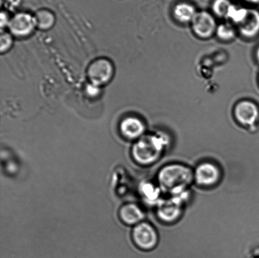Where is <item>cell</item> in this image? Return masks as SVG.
Returning <instances> with one entry per match:
<instances>
[{
	"instance_id": "7",
	"label": "cell",
	"mask_w": 259,
	"mask_h": 258,
	"mask_svg": "<svg viewBox=\"0 0 259 258\" xmlns=\"http://www.w3.org/2000/svg\"><path fill=\"white\" fill-rule=\"evenodd\" d=\"M235 114L237 120L245 126H253L259 118V110L255 103L243 100L236 106Z\"/></svg>"
},
{
	"instance_id": "10",
	"label": "cell",
	"mask_w": 259,
	"mask_h": 258,
	"mask_svg": "<svg viewBox=\"0 0 259 258\" xmlns=\"http://www.w3.org/2000/svg\"><path fill=\"white\" fill-rule=\"evenodd\" d=\"M183 200L174 196L169 200L162 201L158 209V215L162 220L166 222L175 221L181 213V203Z\"/></svg>"
},
{
	"instance_id": "11",
	"label": "cell",
	"mask_w": 259,
	"mask_h": 258,
	"mask_svg": "<svg viewBox=\"0 0 259 258\" xmlns=\"http://www.w3.org/2000/svg\"><path fill=\"white\" fill-rule=\"evenodd\" d=\"M241 34L247 37H253L259 33V11L248 9L244 20L238 24Z\"/></svg>"
},
{
	"instance_id": "8",
	"label": "cell",
	"mask_w": 259,
	"mask_h": 258,
	"mask_svg": "<svg viewBox=\"0 0 259 258\" xmlns=\"http://www.w3.org/2000/svg\"><path fill=\"white\" fill-rule=\"evenodd\" d=\"M121 135L127 140H136L143 135L145 125L136 116H127L121 120L119 125Z\"/></svg>"
},
{
	"instance_id": "6",
	"label": "cell",
	"mask_w": 259,
	"mask_h": 258,
	"mask_svg": "<svg viewBox=\"0 0 259 258\" xmlns=\"http://www.w3.org/2000/svg\"><path fill=\"white\" fill-rule=\"evenodd\" d=\"M192 23L195 34L200 37H209L217 29L214 18L207 12H197Z\"/></svg>"
},
{
	"instance_id": "21",
	"label": "cell",
	"mask_w": 259,
	"mask_h": 258,
	"mask_svg": "<svg viewBox=\"0 0 259 258\" xmlns=\"http://www.w3.org/2000/svg\"><path fill=\"white\" fill-rule=\"evenodd\" d=\"M245 2L248 3V4H252V5H258L259 4V0H243Z\"/></svg>"
},
{
	"instance_id": "22",
	"label": "cell",
	"mask_w": 259,
	"mask_h": 258,
	"mask_svg": "<svg viewBox=\"0 0 259 258\" xmlns=\"http://www.w3.org/2000/svg\"><path fill=\"white\" fill-rule=\"evenodd\" d=\"M257 60L259 62V47L258 48L257 51Z\"/></svg>"
},
{
	"instance_id": "12",
	"label": "cell",
	"mask_w": 259,
	"mask_h": 258,
	"mask_svg": "<svg viewBox=\"0 0 259 258\" xmlns=\"http://www.w3.org/2000/svg\"><path fill=\"white\" fill-rule=\"evenodd\" d=\"M119 216L123 223L134 225L142 221L144 214L136 204L129 203L121 207L119 211Z\"/></svg>"
},
{
	"instance_id": "20",
	"label": "cell",
	"mask_w": 259,
	"mask_h": 258,
	"mask_svg": "<svg viewBox=\"0 0 259 258\" xmlns=\"http://www.w3.org/2000/svg\"><path fill=\"white\" fill-rule=\"evenodd\" d=\"M10 20L9 14L7 12L2 11L0 14V27H1V31H4L5 28L9 27Z\"/></svg>"
},
{
	"instance_id": "16",
	"label": "cell",
	"mask_w": 259,
	"mask_h": 258,
	"mask_svg": "<svg viewBox=\"0 0 259 258\" xmlns=\"http://www.w3.org/2000/svg\"><path fill=\"white\" fill-rule=\"evenodd\" d=\"M232 4L231 0H213L212 12L218 17L227 18L228 11Z\"/></svg>"
},
{
	"instance_id": "13",
	"label": "cell",
	"mask_w": 259,
	"mask_h": 258,
	"mask_svg": "<svg viewBox=\"0 0 259 258\" xmlns=\"http://www.w3.org/2000/svg\"><path fill=\"white\" fill-rule=\"evenodd\" d=\"M172 13L175 19L182 23L192 22L197 14L194 5L187 2L178 3L174 8Z\"/></svg>"
},
{
	"instance_id": "14",
	"label": "cell",
	"mask_w": 259,
	"mask_h": 258,
	"mask_svg": "<svg viewBox=\"0 0 259 258\" xmlns=\"http://www.w3.org/2000/svg\"><path fill=\"white\" fill-rule=\"evenodd\" d=\"M36 28L43 31L52 29L56 22L54 14L50 10L40 9L34 15Z\"/></svg>"
},
{
	"instance_id": "18",
	"label": "cell",
	"mask_w": 259,
	"mask_h": 258,
	"mask_svg": "<svg viewBox=\"0 0 259 258\" xmlns=\"http://www.w3.org/2000/svg\"><path fill=\"white\" fill-rule=\"evenodd\" d=\"M218 37L223 40H229L233 39L235 35L234 29L230 24H221L217 28Z\"/></svg>"
},
{
	"instance_id": "17",
	"label": "cell",
	"mask_w": 259,
	"mask_h": 258,
	"mask_svg": "<svg viewBox=\"0 0 259 258\" xmlns=\"http://www.w3.org/2000/svg\"><path fill=\"white\" fill-rule=\"evenodd\" d=\"M10 32L2 31L0 36V52L2 54L6 53L11 49L14 44V38Z\"/></svg>"
},
{
	"instance_id": "15",
	"label": "cell",
	"mask_w": 259,
	"mask_h": 258,
	"mask_svg": "<svg viewBox=\"0 0 259 258\" xmlns=\"http://www.w3.org/2000/svg\"><path fill=\"white\" fill-rule=\"evenodd\" d=\"M247 12L248 9L233 4L228 11L227 18L238 25L244 20Z\"/></svg>"
},
{
	"instance_id": "4",
	"label": "cell",
	"mask_w": 259,
	"mask_h": 258,
	"mask_svg": "<svg viewBox=\"0 0 259 258\" xmlns=\"http://www.w3.org/2000/svg\"><path fill=\"white\" fill-rule=\"evenodd\" d=\"M8 29L17 39L29 37L36 29L34 17L28 13H18L11 18Z\"/></svg>"
},
{
	"instance_id": "19",
	"label": "cell",
	"mask_w": 259,
	"mask_h": 258,
	"mask_svg": "<svg viewBox=\"0 0 259 258\" xmlns=\"http://www.w3.org/2000/svg\"><path fill=\"white\" fill-rule=\"evenodd\" d=\"M101 88L99 86L92 84V83H89L85 87V94L88 97L90 98H96L100 94Z\"/></svg>"
},
{
	"instance_id": "1",
	"label": "cell",
	"mask_w": 259,
	"mask_h": 258,
	"mask_svg": "<svg viewBox=\"0 0 259 258\" xmlns=\"http://www.w3.org/2000/svg\"><path fill=\"white\" fill-rule=\"evenodd\" d=\"M192 178L193 174L189 168L177 164L165 167L158 176L162 189L172 194L185 191V188L192 183Z\"/></svg>"
},
{
	"instance_id": "5",
	"label": "cell",
	"mask_w": 259,
	"mask_h": 258,
	"mask_svg": "<svg viewBox=\"0 0 259 258\" xmlns=\"http://www.w3.org/2000/svg\"><path fill=\"white\" fill-rule=\"evenodd\" d=\"M132 238L135 244L142 250H151L157 244V235L151 225L145 223L139 224L132 232Z\"/></svg>"
},
{
	"instance_id": "3",
	"label": "cell",
	"mask_w": 259,
	"mask_h": 258,
	"mask_svg": "<svg viewBox=\"0 0 259 258\" xmlns=\"http://www.w3.org/2000/svg\"><path fill=\"white\" fill-rule=\"evenodd\" d=\"M115 75V67L112 62L106 58H99L88 66L87 77L90 83L102 87L112 80Z\"/></svg>"
},
{
	"instance_id": "9",
	"label": "cell",
	"mask_w": 259,
	"mask_h": 258,
	"mask_svg": "<svg viewBox=\"0 0 259 258\" xmlns=\"http://www.w3.org/2000/svg\"><path fill=\"white\" fill-rule=\"evenodd\" d=\"M220 173L217 166L210 163H204L198 167L195 178L203 186H211L219 180Z\"/></svg>"
},
{
	"instance_id": "2",
	"label": "cell",
	"mask_w": 259,
	"mask_h": 258,
	"mask_svg": "<svg viewBox=\"0 0 259 258\" xmlns=\"http://www.w3.org/2000/svg\"><path fill=\"white\" fill-rule=\"evenodd\" d=\"M167 143L165 136H144L134 144L132 148V156L137 163L144 165L153 163L161 155Z\"/></svg>"
}]
</instances>
